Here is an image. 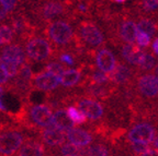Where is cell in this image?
Returning a JSON list of instances; mask_svg holds the SVG:
<instances>
[{
  "label": "cell",
  "mask_w": 158,
  "mask_h": 156,
  "mask_svg": "<svg viewBox=\"0 0 158 156\" xmlns=\"http://www.w3.org/2000/svg\"><path fill=\"white\" fill-rule=\"evenodd\" d=\"M37 135L11 118L0 123V156H15L27 139Z\"/></svg>",
  "instance_id": "6da1fadb"
},
{
  "label": "cell",
  "mask_w": 158,
  "mask_h": 156,
  "mask_svg": "<svg viewBox=\"0 0 158 156\" xmlns=\"http://www.w3.org/2000/svg\"><path fill=\"white\" fill-rule=\"evenodd\" d=\"M24 9L33 22L42 29L45 24L66 14L68 3L59 0H34L25 6Z\"/></svg>",
  "instance_id": "7a4b0ae2"
},
{
  "label": "cell",
  "mask_w": 158,
  "mask_h": 156,
  "mask_svg": "<svg viewBox=\"0 0 158 156\" xmlns=\"http://www.w3.org/2000/svg\"><path fill=\"white\" fill-rule=\"evenodd\" d=\"M29 64H48L57 57L56 47L41 33H35L23 43Z\"/></svg>",
  "instance_id": "3957f363"
},
{
  "label": "cell",
  "mask_w": 158,
  "mask_h": 156,
  "mask_svg": "<svg viewBox=\"0 0 158 156\" xmlns=\"http://www.w3.org/2000/svg\"><path fill=\"white\" fill-rule=\"evenodd\" d=\"M40 33L44 35L56 48L69 46L76 37L73 26L65 20H55L47 23L41 29Z\"/></svg>",
  "instance_id": "277c9868"
},
{
  "label": "cell",
  "mask_w": 158,
  "mask_h": 156,
  "mask_svg": "<svg viewBox=\"0 0 158 156\" xmlns=\"http://www.w3.org/2000/svg\"><path fill=\"white\" fill-rule=\"evenodd\" d=\"M32 64L25 62L20 67L19 73L13 80H11L10 85L8 88V92L12 93L21 99V102L30 100V96L34 91L32 88V78L33 71Z\"/></svg>",
  "instance_id": "5b68a950"
},
{
  "label": "cell",
  "mask_w": 158,
  "mask_h": 156,
  "mask_svg": "<svg viewBox=\"0 0 158 156\" xmlns=\"http://www.w3.org/2000/svg\"><path fill=\"white\" fill-rule=\"evenodd\" d=\"M60 84V76L47 72V71H40L33 74L32 78V88L33 91H40L46 94L55 92Z\"/></svg>",
  "instance_id": "8992f818"
},
{
  "label": "cell",
  "mask_w": 158,
  "mask_h": 156,
  "mask_svg": "<svg viewBox=\"0 0 158 156\" xmlns=\"http://www.w3.org/2000/svg\"><path fill=\"white\" fill-rule=\"evenodd\" d=\"M78 36L90 47H98L103 43V35L94 23L82 21L78 25Z\"/></svg>",
  "instance_id": "52a82bcc"
},
{
  "label": "cell",
  "mask_w": 158,
  "mask_h": 156,
  "mask_svg": "<svg viewBox=\"0 0 158 156\" xmlns=\"http://www.w3.org/2000/svg\"><path fill=\"white\" fill-rule=\"evenodd\" d=\"M37 138L48 149H55V147H60L65 143V141L67 139V135L65 133V131H63V130L53 126V127L40 130L37 132Z\"/></svg>",
  "instance_id": "ba28073f"
},
{
  "label": "cell",
  "mask_w": 158,
  "mask_h": 156,
  "mask_svg": "<svg viewBox=\"0 0 158 156\" xmlns=\"http://www.w3.org/2000/svg\"><path fill=\"white\" fill-rule=\"evenodd\" d=\"M15 156H52V151L34 135L25 141Z\"/></svg>",
  "instance_id": "9c48e42d"
},
{
  "label": "cell",
  "mask_w": 158,
  "mask_h": 156,
  "mask_svg": "<svg viewBox=\"0 0 158 156\" xmlns=\"http://www.w3.org/2000/svg\"><path fill=\"white\" fill-rule=\"evenodd\" d=\"M0 58L12 61L15 64L21 67L23 64L27 62L24 45L20 41H15L12 44L2 47L0 49Z\"/></svg>",
  "instance_id": "30bf717a"
},
{
  "label": "cell",
  "mask_w": 158,
  "mask_h": 156,
  "mask_svg": "<svg viewBox=\"0 0 158 156\" xmlns=\"http://www.w3.org/2000/svg\"><path fill=\"white\" fill-rule=\"evenodd\" d=\"M155 138V129L149 123H138L128 132V140L131 142H141L148 144Z\"/></svg>",
  "instance_id": "8fae6325"
},
{
  "label": "cell",
  "mask_w": 158,
  "mask_h": 156,
  "mask_svg": "<svg viewBox=\"0 0 158 156\" xmlns=\"http://www.w3.org/2000/svg\"><path fill=\"white\" fill-rule=\"evenodd\" d=\"M77 107L90 120H98L103 115V107L99 102L91 98H81L77 102Z\"/></svg>",
  "instance_id": "7c38bea8"
},
{
  "label": "cell",
  "mask_w": 158,
  "mask_h": 156,
  "mask_svg": "<svg viewBox=\"0 0 158 156\" xmlns=\"http://www.w3.org/2000/svg\"><path fill=\"white\" fill-rule=\"evenodd\" d=\"M96 64L101 71L106 73H111L116 68V61L113 53L106 48L98 50L96 55Z\"/></svg>",
  "instance_id": "4fadbf2b"
},
{
  "label": "cell",
  "mask_w": 158,
  "mask_h": 156,
  "mask_svg": "<svg viewBox=\"0 0 158 156\" xmlns=\"http://www.w3.org/2000/svg\"><path fill=\"white\" fill-rule=\"evenodd\" d=\"M137 85L139 92L147 97H154L158 95V76H143L138 80Z\"/></svg>",
  "instance_id": "5bb4252c"
},
{
  "label": "cell",
  "mask_w": 158,
  "mask_h": 156,
  "mask_svg": "<svg viewBox=\"0 0 158 156\" xmlns=\"http://www.w3.org/2000/svg\"><path fill=\"white\" fill-rule=\"evenodd\" d=\"M67 140L79 147H86L92 142V135L87 130L80 128H73L66 132Z\"/></svg>",
  "instance_id": "9a60e30c"
},
{
  "label": "cell",
  "mask_w": 158,
  "mask_h": 156,
  "mask_svg": "<svg viewBox=\"0 0 158 156\" xmlns=\"http://www.w3.org/2000/svg\"><path fill=\"white\" fill-rule=\"evenodd\" d=\"M53 126L63 131H68V130L75 128V123L73 120L69 118L67 110L64 108H57L54 110L53 115Z\"/></svg>",
  "instance_id": "2e32d148"
},
{
  "label": "cell",
  "mask_w": 158,
  "mask_h": 156,
  "mask_svg": "<svg viewBox=\"0 0 158 156\" xmlns=\"http://www.w3.org/2000/svg\"><path fill=\"white\" fill-rule=\"evenodd\" d=\"M82 73L80 69H67L60 76V85L65 88H70L80 83Z\"/></svg>",
  "instance_id": "e0dca14e"
},
{
  "label": "cell",
  "mask_w": 158,
  "mask_h": 156,
  "mask_svg": "<svg viewBox=\"0 0 158 156\" xmlns=\"http://www.w3.org/2000/svg\"><path fill=\"white\" fill-rule=\"evenodd\" d=\"M122 56L126 61L132 64H139L144 56V51L139 49V46L133 44L125 45L122 49Z\"/></svg>",
  "instance_id": "ac0fdd59"
},
{
  "label": "cell",
  "mask_w": 158,
  "mask_h": 156,
  "mask_svg": "<svg viewBox=\"0 0 158 156\" xmlns=\"http://www.w3.org/2000/svg\"><path fill=\"white\" fill-rule=\"evenodd\" d=\"M138 29L137 25L133 22V21H125L121 24L120 27V35H121L122 39L126 43L132 44L133 41H136V36H137Z\"/></svg>",
  "instance_id": "d6986e66"
},
{
  "label": "cell",
  "mask_w": 158,
  "mask_h": 156,
  "mask_svg": "<svg viewBox=\"0 0 158 156\" xmlns=\"http://www.w3.org/2000/svg\"><path fill=\"white\" fill-rule=\"evenodd\" d=\"M15 41V35L9 23H0V49Z\"/></svg>",
  "instance_id": "ffe728a7"
},
{
  "label": "cell",
  "mask_w": 158,
  "mask_h": 156,
  "mask_svg": "<svg viewBox=\"0 0 158 156\" xmlns=\"http://www.w3.org/2000/svg\"><path fill=\"white\" fill-rule=\"evenodd\" d=\"M110 79L115 83H124L131 76V70L123 64H118L110 73Z\"/></svg>",
  "instance_id": "44dd1931"
},
{
  "label": "cell",
  "mask_w": 158,
  "mask_h": 156,
  "mask_svg": "<svg viewBox=\"0 0 158 156\" xmlns=\"http://www.w3.org/2000/svg\"><path fill=\"white\" fill-rule=\"evenodd\" d=\"M84 149H80L79 146L73 143H64L60 147H58L59 156H82Z\"/></svg>",
  "instance_id": "7402d4cb"
},
{
  "label": "cell",
  "mask_w": 158,
  "mask_h": 156,
  "mask_svg": "<svg viewBox=\"0 0 158 156\" xmlns=\"http://www.w3.org/2000/svg\"><path fill=\"white\" fill-rule=\"evenodd\" d=\"M69 118L75 124H84L87 121V116L76 106H68L66 108Z\"/></svg>",
  "instance_id": "603a6c76"
},
{
  "label": "cell",
  "mask_w": 158,
  "mask_h": 156,
  "mask_svg": "<svg viewBox=\"0 0 158 156\" xmlns=\"http://www.w3.org/2000/svg\"><path fill=\"white\" fill-rule=\"evenodd\" d=\"M0 64L3 67V69L6 70V72L8 73V76H9V78L11 80H13L18 76V73H19L20 67L18 64H15V62H12V61L0 58Z\"/></svg>",
  "instance_id": "cb8c5ba5"
},
{
  "label": "cell",
  "mask_w": 158,
  "mask_h": 156,
  "mask_svg": "<svg viewBox=\"0 0 158 156\" xmlns=\"http://www.w3.org/2000/svg\"><path fill=\"white\" fill-rule=\"evenodd\" d=\"M82 156H108V149L101 144L91 145L88 149L84 150Z\"/></svg>",
  "instance_id": "d4e9b609"
},
{
  "label": "cell",
  "mask_w": 158,
  "mask_h": 156,
  "mask_svg": "<svg viewBox=\"0 0 158 156\" xmlns=\"http://www.w3.org/2000/svg\"><path fill=\"white\" fill-rule=\"evenodd\" d=\"M67 69L65 68V66L59 62V61H51L48 64H45L44 67V71H47V72H51V73L55 74L57 76H60Z\"/></svg>",
  "instance_id": "484cf974"
},
{
  "label": "cell",
  "mask_w": 158,
  "mask_h": 156,
  "mask_svg": "<svg viewBox=\"0 0 158 156\" xmlns=\"http://www.w3.org/2000/svg\"><path fill=\"white\" fill-rule=\"evenodd\" d=\"M137 29L139 32L145 33V34L149 35V36H153L156 33V25L149 20H141L139 23L137 24Z\"/></svg>",
  "instance_id": "4316f807"
},
{
  "label": "cell",
  "mask_w": 158,
  "mask_h": 156,
  "mask_svg": "<svg viewBox=\"0 0 158 156\" xmlns=\"http://www.w3.org/2000/svg\"><path fill=\"white\" fill-rule=\"evenodd\" d=\"M88 94L91 96H94V97H100V98H103L106 96V88L102 84H97V83H92L91 85H89L88 88Z\"/></svg>",
  "instance_id": "83f0119b"
},
{
  "label": "cell",
  "mask_w": 158,
  "mask_h": 156,
  "mask_svg": "<svg viewBox=\"0 0 158 156\" xmlns=\"http://www.w3.org/2000/svg\"><path fill=\"white\" fill-rule=\"evenodd\" d=\"M57 59H58L59 62H62L63 64H66L68 67H73L75 66V58L73 56V54H70L69 51H58V54H57Z\"/></svg>",
  "instance_id": "f1b7e54d"
},
{
  "label": "cell",
  "mask_w": 158,
  "mask_h": 156,
  "mask_svg": "<svg viewBox=\"0 0 158 156\" xmlns=\"http://www.w3.org/2000/svg\"><path fill=\"white\" fill-rule=\"evenodd\" d=\"M156 64V60L152 55L149 54H144L143 58H142L141 62L138 66H141L142 69H145V70H151Z\"/></svg>",
  "instance_id": "f546056e"
},
{
  "label": "cell",
  "mask_w": 158,
  "mask_h": 156,
  "mask_svg": "<svg viewBox=\"0 0 158 156\" xmlns=\"http://www.w3.org/2000/svg\"><path fill=\"white\" fill-rule=\"evenodd\" d=\"M90 79H91L92 83L103 84V83L108 82L109 79H110V76H109L106 72H103V71L100 70V71H94V73L91 74V76H90Z\"/></svg>",
  "instance_id": "4dcf8cb0"
},
{
  "label": "cell",
  "mask_w": 158,
  "mask_h": 156,
  "mask_svg": "<svg viewBox=\"0 0 158 156\" xmlns=\"http://www.w3.org/2000/svg\"><path fill=\"white\" fill-rule=\"evenodd\" d=\"M7 6L8 10H9L10 15L13 14L18 11V10L22 9L23 5H22V0H3Z\"/></svg>",
  "instance_id": "1f68e13d"
},
{
  "label": "cell",
  "mask_w": 158,
  "mask_h": 156,
  "mask_svg": "<svg viewBox=\"0 0 158 156\" xmlns=\"http://www.w3.org/2000/svg\"><path fill=\"white\" fill-rule=\"evenodd\" d=\"M10 82H11V79L9 78V76H8V73L3 69V67L0 64V85L7 91L10 85Z\"/></svg>",
  "instance_id": "d6a6232c"
},
{
  "label": "cell",
  "mask_w": 158,
  "mask_h": 156,
  "mask_svg": "<svg viewBox=\"0 0 158 156\" xmlns=\"http://www.w3.org/2000/svg\"><path fill=\"white\" fill-rule=\"evenodd\" d=\"M136 41H137V45L141 47H146L151 44V36L143 32H139L138 31L137 36H136Z\"/></svg>",
  "instance_id": "836d02e7"
},
{
  "label": "cell",
  "mask_w": 158,
  "mask_h": 156,
  "mask_svg": "<svg viewBox=\"0 0 158 156\" xmlns=\"http://www.w3.org/2000/svg\"><path fill=\"white\" fill-rule=\"evenodd\" d=\"M132 149L134 150V152H136L137 154H144L149 150L148 144L146 143H141V142H132Z\"/></svg>",
  "instance_id": "e575fe53"
},
{
  "label": "cell",
  "mask_w": 158,
  "mask_h": 156,
  "mask_svg": "<svg viewBox=\"0 0 158 156\" xmlns=\"http://www.w3.org/2000/svg\"><path fill=\"white\" fill-rule=\"evenodd\" d=\"M10 17L9 10L6 6L3 0H0V23H3L5 21H8Z\"/></svg>",
  "instance_id": "d590c367"
},
{
  "label": "cell",
  "mask_w": 158,
  "mask_h": 156,
  "mask_svg": "<svg viewBox=\"0 0 158 156\" xmlns=\"http://www.w3.org/2000/svg\"><path fill=\"white\" fill-rule=\"evenodd\" d=\"M143 7L146 11H154L158 8V0H143Z\"/></svg>",
  "instance_id": "8d00e7d4"
},
{
  "label": "cell",
  "mask_w": 158,
  "mask_h": 156,
  "mask_svg": "<svg viewBox=\"0 0 158 156\" xmlns=\"http://www.w3.org/2000/svg\"><path fill=\"white\" fill-rule=\"evenodd\" d=\"M3 93H5V88L0 85V111L3 112V114H7V115H10L11 112L7 109V107L5 106V103H3Z\"/></svg>",
  "instance_id": "74e56055"
},
{
  "label": "cell",
  "mask_w": 158,
  "mask_h": 156,
  "mask_svg": "<svg viewBox=\"0 0 158 156\" xmlns=\"http://www.w3.org/2000/svg\"><path fill=\"white\" fill-rule=\"evenodd\" d=\"M76 11L80 14H86L87 12L89 11L88 5L85 2H79L78 5L76 6Z\"/></svg>",
  "instance_id": "f35d334b"
},
{
  "label": "cell",
  "mask_w": 158,
  "mask_h": 156,
  "mask_svg": "<svg viewBox=\"0 0 158 156\" xmlns=\"http://www.w3.org/2000/svg\"><path fill=\"white\" fill-rule=\"evenodd\" d=\"M141 156H158V150H148L146 153L142 154Z\"/></svg>",
  "instance_id": "ab89813d"
},
{
  "label": "cell",
  "mask_w": 158,
  "mask_h": 156,
  "mask_svg": "<svg viewBox=\"0 0 158 156\" xmlns=\"http://www.w3.org/2000/svg\"><path fill=\"white\" fill-rule=\"evenodd\" d=\"M10 119V116L7 115V114H3V112L0 111V123L3 121H6V120Z\"/></svg>",
  "instance_id": "60d3db41"
},
{
  "label": "cell",
  "mask_w": 158,
  "mask_h": 156,
  "mask_svg": "<svg viewBox=\"0 0 158 156\" xmlns=\"http://www.w3.org/2000/svg\"><path fill=\"white\" fill-rule=\"evenodd\" d=\"M153 50L155 54L158 55V38H156L153 43Z\"/></svg>",
  "instance_id": "b9f144b4"
},
{
  "label": "cell",
  "mask_w": 158,
  "mask_h": 156,
  "mask_svg": "<svg viewBox=\"0 0 158 156\" xmlns=\"http://www.w3.org/2000/svg\"><path fill=\"white\" fill-rule=\"evenodd\" d=\"M153 143H154V145H155V147L158 150V135L157 137H155L154 138V140H153Z\"/></svg>",
  "instance_id": "7bdbcfd3"
},
{
  "label": "cell",
  "mask_w": 158,
  "mask_h": 156,
  "mask_svg": "<svg viewBox=\"0 0 158 156\" xmlns=\"http://www.w3.org/2000/svg\"><path fill=\"white\" fill-rule=\"evenodd\" d=\"M113 1H115V2H118V3H122V2H125L126 0H113Z\"/></svg>",
  "instance_id": "ee69618b"
},
{
  "label": "cell",
  "mask_w": 158,
  "mask_h": 156,
  "mask_svg": "<svg viewBox=\"0 0 158 156\" xmlns=\"http://www.w3.org/2000/svg\"><path fill=\"white\" fill-rule=\"evenodd\" d=\"M156 74H157V76H158V64H157V67H156Z\"/></svg>",
  "instance_id": "f6af8a7d"
}]
</instances>
